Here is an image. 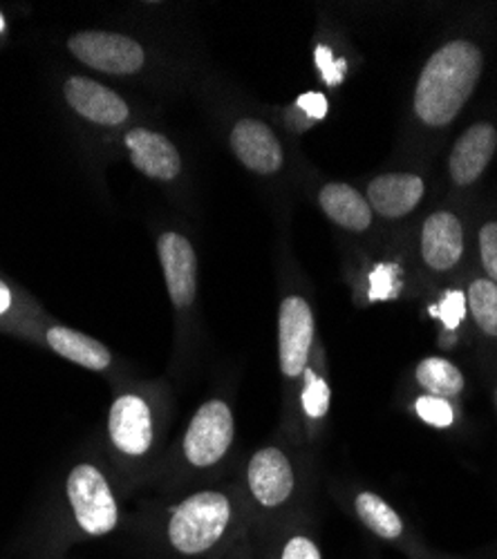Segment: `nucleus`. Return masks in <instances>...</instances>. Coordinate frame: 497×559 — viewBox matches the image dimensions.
I'll list each match as a JSON object with an SVG mask.
<instances>
[{
    "label": "nucleus",
    "instance_id": "1",
    "mask_svg": "<svg viewBox=\"0 0 497 559\" xmlns=\"http://www.w3.org/2000/svg\"><path fill=\"white\" fill-rule=\"evenodd\" d=\"M249 533L238 488H198L157 510L144 548L153 559H229L249 544Z\"/></svg>",
    "mask_w": 497,
    "mask_h": 559
},
{
    "label": "nucleus",
    "instance_id": "2",
    "mask_svg": "<svg viewBox=\"0 0 497 559\" xmlns=\"http://www.w3.org/2000/svg\"><path fill=\"white\" fill-rule=\"evenodd\" d=\"M66 515L52 533L32 546L34 559H63L83 542L110 537L123 526V510L108 475L95 463H76L66 477Z\"/></svg>",
    "mask_w": 497,
    "mask_h": 559
},
{
    "label": "nucleus",
    "instance_id": "3",
    "mask_svg": "<svg viewBox=\"0 0 497 559\" xmlns=\"http://www.w3.org/2000/svg\"><path fill=\"white\" fill-rule=\"evenodd\" d=\"M484 55L473 40H450L428 59L415 87V115L428 128H446L464 110L482 79Z\"/></svg>",
    "mask_w": 497,
    "mask_h": 559
},
{
    "label": "nucleus",
    "instance_id": "4",
    "mask_svg": "<svg viewBox=\"0 0 497 559\" xmlns=\"http://www.w3.org/2000/svg\"><path fill=\"white\" fill-rule=\"evenodd\" d=\"M251 528H262L303 512V475L294 454L276 443L258 448L245 465L242 486Z\"/></svg>",
    "mask_w": 497,
    "mask_h": 559
},
{
    "label": "nucleus",
    "instance_id": "5",
    "mask_svg": "<svg viewBox=\"0 0 497 559\" xmlns=\"http://www.w3.org/2000/svg\"><path fill=\"white\" fill-rule=\"evenodd\" d=\"M236 441V418L229 401H204L179 439L173 479H196L215 473L229 459Z\"/></svg>",
    "mask_w": 497,
    "mask_h": 559
},
{
    "label": "nucleus",
    "instance_id": "6",
    "mask_svg": "<svg viewBox=\"0 0 497 559\" xmlns=\"http://www.w3.org/2000/svg\"><path fill=\"white\" fill-rule=\"evenodd\" d=\"M108 439L123 463H144L159 441L157 399L142 390L115 396L108 412Z\"/></svg>",
    "mask_w": 497,
    "mask_h": 559
},
{
    "label": "nucleus",
    "instance_id": "7",
    "mask_svg": "<svg viewBox=\"0 0 497 559\" xmlns=\"http://www.w3.org/2000/svg\"><path fill=\"white\" fill-rule=\"evenodd\" d=\"M316 343V320L303 296H287L279 311V362L287 385L300 388Z\"/></svg>",
    "mask_w": 497,
    "mask_h": 559
},
{
    "label": "nucleus",
    "instance_id": "8",
    "mask_svg": "<svg viewBox=\"0 0 497 559\" xmlns=\"http://www.w3.org/2000/svg\"><path fill=\"white\" fill-rule=\"evenodd\" d=\"M249 544L253 559H326L319 535L305 512L262 528H251Z\"/></svg>",
    "mask_w": 497,
    "mask_h": 559
},
{
    "label": "nucleus",
    "instance_id": "9",
    "mask_svg": "<svg viewBox=\"0 0 497 559\" xmlns=\"http://www.w3.org/2000/svg\"><path fill=\"white\" fill-rule=\"evenodd\" d=\"M347 508L352 512V518L375 539L397 548L405 557H411L422 546L411 524L399 515V510L390 501H386L375 490H354Z\"/></svg>",
    "mask_w": 497,
    "mask_h": 559
},
{
    "label": "nucleus",
    "instance_id": "10",
    "mask_svg": "<svg viewBox=\"0 0 497 559\" xmlns=\"http://www.w3.org/2000/svg\"><path fill=\"white\" fill-rule=\"evenodd\" d=\"M68 48L81 63L106 74H134L144 66L142 45L113 32L74 34Z\"/></svg>",
    "mask_w": 497,
    "mask_h": 559
},
{
    "label": "nucleus",
    "instance_id": "11",
    "mask_svg": "<svg viewBox=\"0 0 497 559\" xmlns=\"http://www.w3.org/2000/svg\"><path fill=\"white\" fill-rule=\"evenodd\" d=\"M166 289L175 309H189L198 292V260L191 242L179 233H164L157 245Z\"/></svg>",
    "mask_w": 497,
    "mask_h": 559
},
{
    "label": "nucleus",
    "instance_id": "12",
    "mask_svg": "<svg viewBox=\"0 0 497 559\" xmlns=\"http://www.w3.org/2000/svg\"><path fill=\"white\" fill-rule=\"evenodd\" d=\"M232 148L240 164L258 175H274L285 162L276 132L258 119H240L234 126Z\"/></svg>",
    "mask_w": 497,
    "mask_h": 559
},
{
    "label": "nucleus",
    "instance_id": "13",
    "mask_svg": "<svg viewBox=\"0 0 497 559\" xmlns=\"http://www.w3.org/2000/svg\"><path fill=\"white\" fill-rule=\"evenodd\" d=\"M497 151V128L488 121L473 123L455 142L448 157V173L458 186L475 183Z\"/></svg>",
    "mask_w": 497,
    "mask_h": 559
},
{
    "label": "nucleus",
    "instance_id": "14",
    "mask_svg": "<svg viewBox=\"0 0 497 559\" xmlns=\"http://www.w3.org/2000/svg\"><path fill=\"white\" fill-rule=\"evenodd\" d=\"M464 255V226L450 211L433 213L422 226V258L437 271H450Z\"/></svg>",
    "mask_w": 497,
    "mask_h": 559
},
{
    "label": "nucleus",
    "instance_id": "15",
    "mask_svg": "<svg viewBox=\"0 0 497 559\" xmlns=\"http://www.w3.org/2000/svg\"><path fill=\"white\" fill-rule=\"evenodd\" d=\"M426 193V183L413 173H388L368 183V204L375 213L388 219H399L413 213Z\"/></svg>",
    "mask_w": 497,
    "mask_h": 559
},
{
    "label": "nucleus",
    "instance_id": "16",
    "mask_svg": "<svg viewBox=\"0 0 497 559\" xmlns=\"http://www.w3.org/2000/svg\"><path fill=\"white\" fill-rule=\"evenodd\" d=\"M126 148L132 166L146 177L170 181L182 170V159H179L177 148L159 132L134 128L126 134Z\"/></svg>",
    "mask_w": 497,
    "mask_h": 559
},
{
    "label": "nucleus",
    "instance_id": "17",
    "mask_svg": "<svg viewBox=\"0 0 497 559\" xmlns=\"http://www.w3.org/2000/svg\"><path fill=\"white\" fill-rule=\"evenodd\" d=\"M66 99L87 121H95L102 126H119L128 119L126 102L117 95V92L108 90L106 85L93 79H83V76L68 79Z\"/></svg>",
    "mask_w": 497,
    "mask_h": 559
},
{
    "label": "nucleus",
    "instance_id": "18",
    "mask_svg": "<svg viewBox=\"0 0 497 559\" xmlns=\"http://www.w3.org/2000/svg\"><path fill=\"white\" fill-rule=\"evenodd\" d=\"M43 341L61 358L90 371H108L113 367V354L104 343L76 330L63 328V324H52V328L45 330Z\"/></svg>",
    "mask_w": 497,
    "mask_h": 559
},
{
    "label": "nucleus",
    "instance_id": "19",
    "mask_svg": "<svg viewBox=\"0 0 497 559\" xmlns=\"http://www.w3.org/2000/svg\"><path fill=\"white\" fill-rule=\"evenodd\" d=\"M319 204L332 222H336L347 230L360 233L370 228L372 224V209L368 200L350 183H341V181L326 183L319 193Z\"/></svg>",
    "mask_w": 497,
    "mask_h": 559
},
{
    "label": "nucleus",
    "instance_id": "20",
    "mask_svg": "<svg viewBox=\"0 0 497 559\" xmlns=\"http://www.w3.org/2000/svg\"><path fill=\"white\" fill-rule=\"evenodd\" d=\"M321 365H323L321 354H316V349H313L311 360L303 374L298 394H296L300 421L309 430H316L326 421L330 414V405H332V388H330V381H328Z\"/></svg>",
    "mask_w": 497,
    "mask_h": 559
},
{
    "label": "nucleus",
    "instance_id": "21",
    "mask_svg": "<svg viewBox=\"0 0 497 559\" xmlns=\"http://www.w3.org/2000/svg\"><path fill=\"white\" fill-rule=\"evenodd\" d=\"M415 383L422 388L424 394L455 401L466 390L464 371L446 356H428L422 358L415 367Z\"/></svg>",
    "mask_w": 497,
    "mask_h": 559
},
{
    "label": "nucleus",
    "instance_id": "22",
    "mask_svg": "<svg viewBox=\"0 0 497 559\" xmlns=\"http://www.w3.org/2000/svg\"><path fill=\"white\" fill-rule=\"evenodd\" d=\"M469 316L473 318L477 332L497 343V285L488 277H475L466 292Z\"/></svg>",
    "mask_w": 497,
    "mask_h": 559
},
{
    "label": "nucleus",
    "instance_id": "23",
    "mask_svg": "<svg viewBox=\"0 0 497 559\" xmlns=\"http://www.w3.org/2000/svg\"><path fill=\"white\" fill-rule=\"evenodd\" d=\"M415 414L422 418V421L430 428L437 430H448L455 426V405L453 401H446V399H437L430 394H422L415 399Z\"/></svg>",
    "mask_w": 497,
    "mask_h": 559
},
{
    "label": "nucleus",
    "instance_id": "24",
    "mask_svg": "<svg viewBox=\"0 0 497 559\" xmlns=\"http://www.w3.org/2000/svg\"><path fill=\"white\" fill-rule=\"evenodd\" d=\"M430 311H433V316L441 322V328H443L448 334H455V332L460 330L462 320H464L466 313H469L466 294H464V292H448Z\"/></svg>",
    "mask_w": 497,
    "mask_h": 559
},
{
    "label": "nucleus",
    "instance_id": "25",
    "mask_svg": "<svg viewBox=\"0 0 497 559\" xmlns=\"http://www.w3.org/2000/svg\"><path fill=\"white\" fill-rule=\"evenodd\" d=\"M477 245H480V258H482L486 277L497 285V222H486L480 228Z\"/></svg>",
    "mask_w": 497,
    "mask_h": 559
},
{
    "label": "nucleus",
    "instance_id": "26",
    "mask_svg": "<svg viewBox=\"0 0 497 559\" xmlns=\"http://www.w3.org/2000/svg\"><path fill=\"white\" fill-rule=\"evenodd\" d=\"M399 283H401L399 269L394 264H381L370 275V296L375 300L392 298L399 292Z\"/></svg>",
    "mask_w": 497,
    "mask_h": 559
},
{
    "label": "nucleus",
    "instance_id": "27",
    "mask_svg": "<svg viewBox=\"0 0 497 559\" xmlns=\"http://www.w3.org/2000/svg\"><path fill=\"white\" fill-rule=\"evenodd\" d=\"M316 57V66H319L323 79L328 85H339L343 81V74H345V61L339 59L332 55V50L328 48V45H319L313 52Z\"/></svg>",
    "mask_w": 497,
    "mask_h": 559
},
{
    "label": "nucleus",
    "instance_id": "28",
    "mask_svg": "<svg viewBox=\"0 0 497 559\" xmlns=\"http://www.w3.org/2000/svg\"><path fill=\"white\" fill-rule=\"evenodd\" d=\"M298 108H303L311 119H323L328 112V102L323 95H316V92H309V95L298 99Z\"/></svg>",
    "mask_w": 497,
    "mask_h": 559
},
{
    "label": "nucleus",
    "instance_id": "29",
    "mask_svg": "<svg viewBox=\"0 0 497 559\" xmlns=\"http://www.w3.org/2000/svg\"><path fill=\"white\" fill-rule=\"evenodd\" d=\"M409 559H469V557H458V555H443V552H437L433 548H428L426 544H422Z\"/></svg>",
    "mask_w": 497,
    "mask_h": 559
},
{
    "label": "nucleus",
    "instance_id": "30",
    "mask_svg": "<svg viewBox=\"0 0 497 559\" xmlns=\"http://www.w3.org/2000/svg\"><path fill=\"white\" fill-rule=\"evenodd\" d=\"M12 309V292L0 283V316H5Z\"/></svg>",
    "mask_w": 497,
    "mask_h": 559
},
{
    "label": "nucleus",
    "instance_id": "31",
    "mask_svg": "<svg viewBox=\"0 0 497 559\" xmlns=\"http://www.w3.org/2000/svg\"><path fill=\"white\" fill-rule=\"evenodd\" d=\"M229 559H253V552H251V544H247L245 548H240L236 555H232Z\"/></svg>",
    "mask_w": 497,
    "mask_h": 559
},
{
    "label": "nucleus",
    "instance_id": "32",
    "mask_svg": "<svg viewBox=\"0 0 497 559\" xmlns=\"http://www.w3.org/2000/svg\"><path fill=\"white\" fill-rule=\"evenodd\" d=\"M493 405H495V414H497V381L493 385Z\"/></svg>",
    "mask_w": 497,
    "mask_h": 559
},
{
    "label": "nucleus",
    "instance_id": "33",
    "mask_svg": "<svg viewBox=\"0 0 497 559\" xmlns=\"http://www.w3.org/2000/svg\"><path fill=\"white\" fill-rule=\"evenodd\" d=\"M5 29V19H3V14H0V32Z\"/></svg>",
    "mask_w": 497,
    "mask_h": 559
}]
</instances>
